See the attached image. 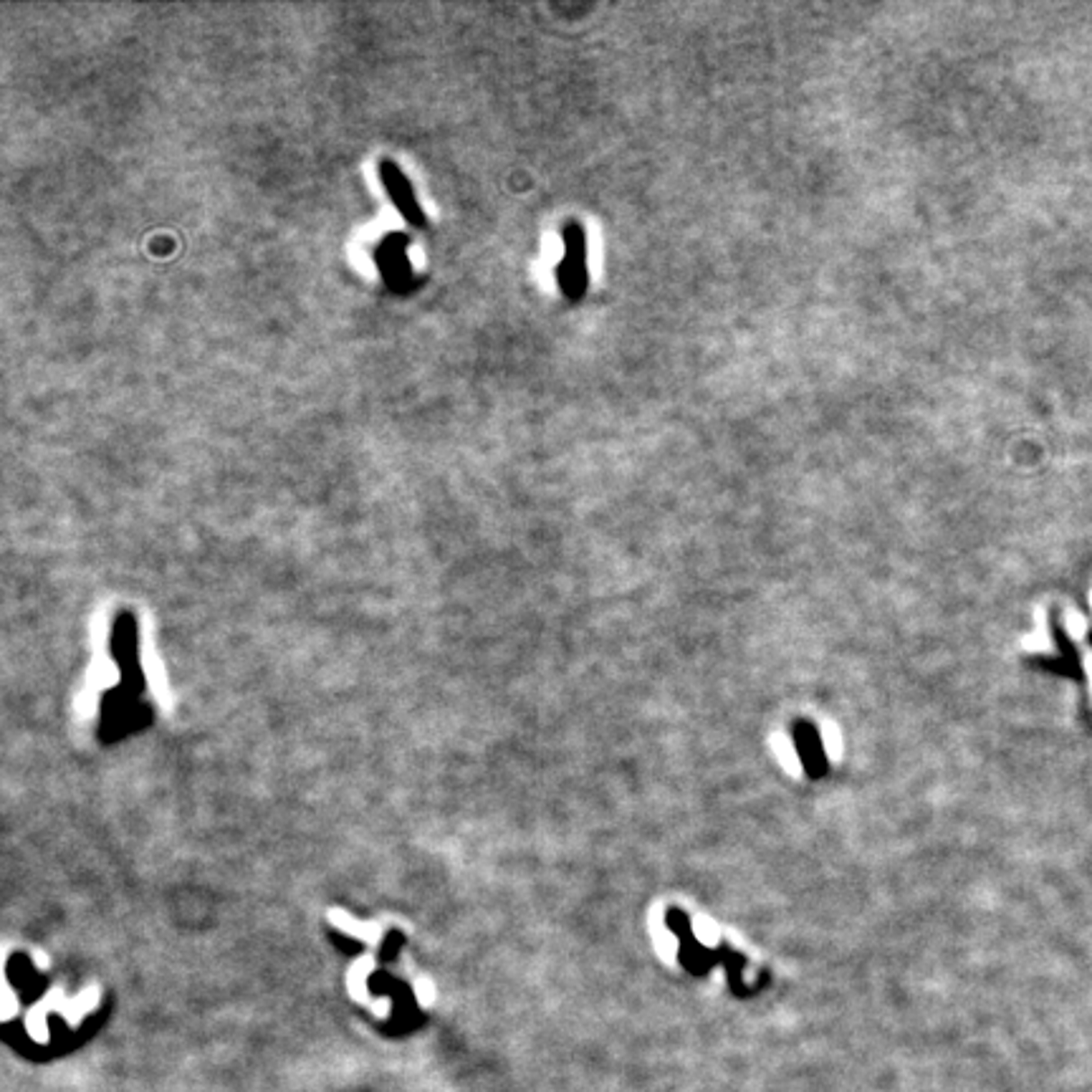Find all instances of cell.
Returning <instances> with one entry per match:
<instances>
[{
    "label": "cell",
    "mask_w": 1092,
    "mask_h": 1092,
    "mask_svg": "<svg viewBox=\"0 0 1092 1092\" xmlns=\"http://www.w3.org/2000/svg\"><path fill=\"white\" fill-rule=\"evenodd\" d=\"M561 254L557 266V283L567 301H582L589 289V268H586V233L579 220H567L561 228Z\"/></svg>",
    "instance_id": "1"
},
{
    "label": "cell",
    "mask_w": 1092,
    "mask_h": 1092,
    "mask_svg": "<svg viewBox=\"0 0 1092 1092\" xmlns=\"http://www.w3.org/2000/svg\"><path fill=\"white\" fill-rule=\"evenodd\" d=\"M377 173H380V180H382V185H385L389 201L395 202L398 213L405 218V223H410L413 228H425V210L420 208V202L415 198L413 185H410V180H407L405 173L398 167V162L389 160V157H382V160L377 162Z\"/></svg>",
    "instance_id": "2"
},
{
    "label": "cell",
    "mask_w": 1092,
    "mask_h": 1092,
    "mask_svg": "<svg viewBox=\"0 0 1092 1092\" xmlns=\"http://www.w3.org/2000/svg\"><path fill=\"white\" fill-rule=\"evenodd\" d=\"M800 747H801V754L807 756V764L812 766V772L817 774L819 769H822V756L817 754V736H814L812 726H810V731H807V726H800Z\"/></svg>",
    "instance_id": "3"
}]
</instances>
